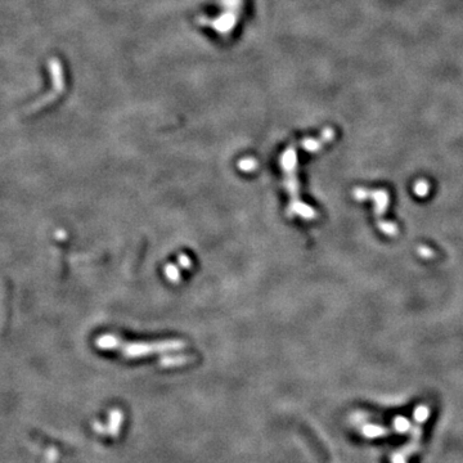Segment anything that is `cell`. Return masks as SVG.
Here are the masks:
<instances>
[{
    "label": "cell",
    "instance_id": "cell-3",
    "mask_svg": "<svg viewBox=\"0 0 463 463\" xmlns=\"http://www.w3.org/2000/svg\"><path fill=\"white\" fill-rule=\"evenodd\" d=\"M49 71H51L52 80H53L54 90L58 94H61L64 89V75H63V67H62L61 62L57 58L49 59L48 63Z\"/></svg>",
    "mask_w": 463,
    "mask_h": 463
},
{
    "label": "cell",
    "instance_id": "cell-4",
    "mask_svg": "<svg viewBox=\"0 0 463 463\" xmlns=\"http://www.w3.org/2000/svg\"><path fill=\"white\" fill-rule=\"evenodd\" d=\"M190 266V259L188 256H180L178 259L177 264H170L165 269V274H166L167 279L172 282H178L180 278V274L183 271L188 269Z\"/></svg>",
    "mask_w": 463,
    "mask_h": 463
},
{
    "label": "cell",
    "instance_id": "cell-2",
    "mask_svg": "<svg viewBox=\"0 0 463 463\" xmlns=\"http://www.w3.org/2000/svg\"><path fill=\"white\" fill-rule=\"evenodd\" d=\"M282 170L284 174V187L288 193L289 202L287 207V215L289 217H301L304 220H311L315 217V211L310 206L301 201L297 179V153L295 147H288L281 157Z\"/></svg>",
    "mask_w": 463,
    "mask_h": 463
},
{
    "label": "cell",
    "instance_id": "cell-1",
    "mask_svg": "<svg viewBox=\"0 0 463 463\" xmlns=\"http://www.w3.org/2000/svg\"><path fill=\"white\" fill-rule=\"evenodd\" d=\"M95 345L102 350L116 351L126 359H140L160 354L178 353L185 348L184 341L174 338L161 341H126L111 333L99 336Z\"/></svg>",
    "mask_w": 463,
    "mask_h": 463
}]
</instances>
